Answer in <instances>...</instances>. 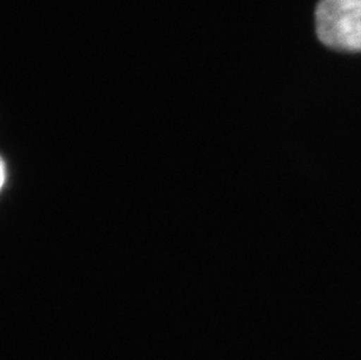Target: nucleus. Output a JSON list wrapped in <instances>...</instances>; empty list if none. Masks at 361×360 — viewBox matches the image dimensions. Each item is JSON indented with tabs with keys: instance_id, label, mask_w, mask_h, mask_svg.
<instances>
[{
	"instance_id": "f257e3e1",
	"label": "nucleus",
	"mask_w": 361,
	"mask_h": 360,
	"mask_svg": "<svg viewBox=\"0 0 361 360\" xmlns=\"http://www.w3.org/2000/svg\"><path fill=\"white\" fill-rule=\"evenodd\" d=\"M319 40L341 52H361V0H321L316 8Z\"/></svg>"
},
{
	"instance_id": "f03ea898",
	"label": "nucleus",
	"mask_w": 361,
	"mask_h": 360,
	"mask_svg": "<svg viewBox=\"0 0 361 360\" xmlns=\"http://www.w3.org/2000/svg\"><path fill=\"white\" fill-rule=\"evenodd\" d=\"M4 181H5V165L1 158H0V188L3 186Z\"/></svg>"
}]
</instances>
